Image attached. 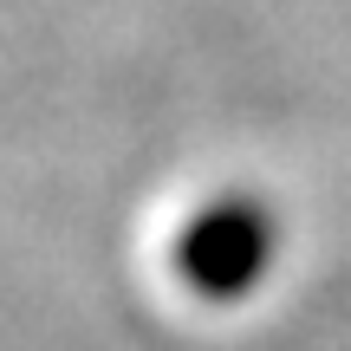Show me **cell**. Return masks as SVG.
I'll list each match as a JSON object with an SVG mask.
<instances>
[{"label": "cell", "mask_w": 351, "mask_h": 351, "mask_svg": "<svg viewBox=\"0 0 351 351\" xmlns=\"http://www.w3.org/2000/svg\"><path fill=\"white\" fill-rule=\"evenodd\" d=\"M182 267L215 293H234L254 280V267H267V228H254L241 208H221L208 221L189 228V247H182Z\"/></svg>", "instance_id": "cell-1"}]
</instances>
